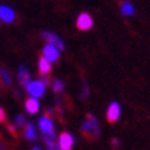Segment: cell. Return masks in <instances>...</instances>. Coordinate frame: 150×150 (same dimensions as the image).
I'll return each instance as SVG.
<instances>
[{
	"label": "cell",
	"instance_id": "cell-17",
	"mask_svg": "<svg viewBox=\"0 0 150 150\" xmlns=\"http://www.w3.org/2000/svg\"><path fill=\"white\" fill-rule=\"evenodd\" d=\"M90 95V88H88V84H87V81L84 80L83 81V92H81V98L83 99H87V96Z\"/></svg>",
	"mask_w": 150,
	"mask_h": 150
},
{
	"label": "cell",
	"instance_id": "cell-3",
	"mask_svg": "<svg viewBox=\"0 0 150 150\" xmlns=\"http://www.w3.org/2000/svg\"><path fill=\"white\" fill-rule=\"evenodd\" d=\"M41 36H43V39L48 43V44H51V46H54L55 48L58 51H62L65 50V44H64V41L61 40L55 33H51V32H43L41 33Z\"/></svg>",
	"mask_w": 150,
	"mask_h": 150
},
{
	"label": "cell",
	"instance_id": "cell-24",
	"mask_svg": "<svg viewBox=\"0 0 150 150\" xmlns=\"http://www.w3.org/2000/svg\"><path fill=\"white\" fill-rule=\"evenodd\" d=\"M32 150H43V149H41L40 146H33V147H32Z\"/></svg>",
	"mask_w": 150,
	"mask_h": 150
},
{
	"label": "cell",
	"instance_id": "cell-21",
	"mask_svg": "<svg viewBox=\"0 0 150 150\" xmlns=\"http://www.w3.org/2000/svg\"><path fill=\"white\" fill-rule=\"evenodd\" d=\"M6 121V112L3 110V108H0V123Z\"/></svg>",
	"mask_w": 150,
	"mask_h": 150
},
{
	"label": "cell",
	"instance_id": "cell-11",
	"mask_svg": "<svg viewBox=\"0 0 150 150\" xmlns=\"http://www.w3.org/2000/svg\"><path fill=\"white\" fill-rule=\"evenodd\" d=\"M23 135H25V138H26L28 141H36V129H35V125H33L30 121H28L26 124H25V132H23Z\"/></svg>",
	"mask_w": 150,
	"mask_h": 150
},
{
	"label": "cell",
	"instance_id": "cell-12",
	"mask_svg": "<svg viewBox=\"0 0 150 150\" xmlns=\"http://www.w3.org/2000/svg\"><path fill=\"white\" fill-rule=\"evenodd\" d=\"M39 72H40L41 76H47L48 73L51 72V65L48 61H46V59L41 57L40 59H39Z\"/></svg>",
	"mask_w": 150,
	"mask_h": 150
},
{
	"label": "cell",
	"instance_id": "cell-9",
	"mask_svg": "<svg viewBox=\"0 0 150 150\" xmlns=\"http://www.w3.org/2000/svg\"><path fill=\"white\" fill-rule=\"evenodd\" d=\"M18 81H19V84H21L22 87H26L29 83L32 81V80H30V73L28 72V69L25 68V66H19Z\"/></svg>",
	"mask_w": 150,
	"mask_h": 150
},
{
	"label": "cell",
	"instance_id": "cell-8",
	"mask_svg": "<svg viewBox=\"0 0 150 150\" xmlns=\"http://www.w3.org/2000/svg\"><path fill=\"white\" fill-rule=\"evenodd\" d=\"M108 121L109 123H116L120 117V105L117 102H113V103H110L109 109H108Z\"/></svg>",
	"mask_w": 150,
	"mask_h": 150
},
{
	"label": "cell",
	"instance_id": "cell-19",
	"mask_svg": "<svg viewBox=\"0 0 150 150\" xmlns=\"http://www.w3.org/2000/svg\"><path fill=\"white\" fill-rule=\"evenodd\" d=\"M54 113H55L54 109H51V108H47V109H46V116H44V117H47V118H50V120H51V117L54 116Z\"/></svg>",
	"mask_w": 150,
	"mask_h": 150
},
{
	"label": "cell",
	"instance_id": "cell-6",
	"mask_svg": "<svg viewBox=\"0 0 150 150\" xmlns=\"http://www.w3.org/2000/svg\"><path fill=\"white\" fill-rule=\"evenodd\" d=\"M76 25H77V29H80V30H88V29H91L92 28L91 15L87 14V13H81L80 14V17L77 18Z\"/></svg>",
	"mask_w": 150,
	"mask_h": 150
},
{
	"label": "cell",
	"instance_id": "cell-2",
	"mask_svg": "<svg viewBox=\"0 0 150 150\" xmlns=\"http://www.w3.org/2000/svg\"><path fill=\"white\" fill-rule=\"evenodd\" d=\"M25 90H26V92L30 95V98L37 99V98H40V96L44 95V92H46V87L41 84L40 80H35V81L29 83V84L25 87Z\"/></svg>",
	"mask_w": 150,
	"mask_h": 150
},
{
	"label": "cell",
	"instance_id": "cell-7",
	"mask_svg": "<svg viewBox=\"0 0 150 150\" xmlns=\"http://www.w3.org/2000/svg\"><path fill=\"white\" fill-rule=\"evenodd\" d=\"M0 19L6 23H11L15 19V13L8 6H0Z\"/></svg>",
	"mask_w": 150,
	"mask_h": 150
},
{
	"label": "cell",
	"instance_id": "cell-23",
	"mask_svg": "<svg viewBox=\"0 0 150 150\" xmlns=\"http://www.w3.org/2000/svg\"><path fill=\"white\" fill-rule=\"evenodd\" d=\"M47 147H48V150H61L58 146L55 145V143H54V145H51V146H47Z\"/></svg>",
	"mask_w": 150,
	"mask_h": 150
},
{
	"label": "cell",
	"instance_id": "cell-14",
	"mask_svg": "<svg viewBox=\"0 0 150 150\" xmlns=\"http://www.w3.org/2000/svg\"><path fill=\"white\" fill-rule=\"evenodd\" d=\"M120 11H121L124 15H134V14H135V8H134V6H132L131 3H128V1L121 3Z\"/></svg>",
	"mask_w": 150,
	"mask_h": 150
},
{
	"label": "cell",
	"instance_id": "cell-20",
	"mask_svg": "<svg viewBox=\"0 0 150 150\" xmlns=\"http://www.w3.org/2000/svg\"><path fill=\"white\" fill-rule=\"evenodd\" d=\"M8 131L13 134L14 137H18V134H17V129H15V127H14L13 124H8Z\"/></svg>",
	"mask_w": 150,
	"mask_h": 150
},
{
	"label": "cell",
	"instance_id": "cell-1",
	"mask_svg": "<svg viewBox=\"0 0 150 150\" xmlns=\"http://www.w3.org/2000/svg\"><path fill=\"white\" fill-rule=\"evenodd\" d=\"M81 131L87 138H88V135H91L94 139L99 138V134H100L99 125H98V120L95 118L94 114H91V113L87 114L86 121H83V124H81Z\"/></svg>",
	"mask_w": 150,
	"mask_h": 150
},
{
	"label": "cell",
	"instance_id": "cell-15",
	"mask_svg": "<svg viewBox=\"0 0 150 150\" xmlns=\"http://www.w3.org/2000/svg\"><path fill=\"white\" fill-rule=\"evenodd\" d=\"M25 124H26V120H25V117H23V114H18L17 117H15V120H14V127L15 128H21L25 127Z\"/></svg>",
	"mask_w": 150,
	"mask_h": 150
},
{
	"label": "cell",
	"instance_id": "cell-25",
	"mask_svg": "<svg viewBox=\"0 0 150 150\" xmlns=\"http://www.w3.org/2000/svg\"><path fill=\"white\" fill-rule=\"evenodd\" d=\"M0 150H7V149H6V146L3 145V143H0Z\"/></svg>",
	"mask_w": 150,
	"mask_h": 150
},
{
	"label": "cell",
	"instance_id": "cell-18",
	"mask_svg": "<svg viewBox=\"0 0 150 150\" xmlns=\"http://www.w3.org/2000/svg\"><path fill=\"white\" fill-rule=\"evenodd\" d=\"M40 83H41V84H43L44 87H48V86L51 84V80H50V77H48V76H41Z\"/></svg>",
	"mask_w": 150,
	"mask_h": 150
},
{
	"label": "cell",
	"instance_id": "cell-5",
	"mask_svg": "<svg viewBox=\"0 0 150 150\" xmlns=\"http://www.w3.org/2000/svg\"><path fill=\"white\" fill-rule=\"evenodd\" d=\"M74 145V138L69 132H62L59 137V149L61 150H70Z\"/></svg>",
	"mask_w": 150,
	"mask_h": 150
},
{
	"label": "cell",
	"instance_id": "cell-13",
	"mask_svg": "<svg viewBox=\"0 0 150 150\" xmlns=\"http://www.w3.org/2000/svg\"><path fill=\"white\" fill-rule=\"evenodd\" d=\"M0 81L3 83L4 87H11V83H13L10 73L7 72V69H4V68L0 69Z\"/></svg>",
	"mask_w": 150,
	"mask_h": 150
},
{
	"label": "cell",
	"instance_id": "cell-4",
	"mask_svg": "<svg viewBox=\"0 0 150 150\" xmlns=\"http://www.w3.org/2000/svg\"><path fill=\"white\" fill-rule=\"evenodd\" d=\"M43 58L48 62H57L59 58V51L51 44H47L43 48Z\"/></svg>",
	"mask_w": 150,
	"mask_h": 150
},
{
	"label": "cell",
	"instance_id": "cell-10",
	"mask_svg": "<svg viewBox=\"0 0 150 150\" xmlns=\"http://www.w3.org/2000/svg\"><path fill=\"white\" fill-rule=\"evenodd\" d=\"M25 109H26L28 113L30 114H36L40 109V103H39V100L35 99V98H28L25 100Z\"/></svg>",
	"mask_w": 150,
	"mask_h": 150
},
{
	"label": "cell",
	"instance_id": "cell-22",
	"mask_svg": "<svg viewBox=\"0 0 150 150\" xmlns=\"http://www.w3.org/2000/svg\"><path fill=\"white\" fill-rule=\"evenodd\" d=\"M110 143H112V146H113L114 149H117L118 145H120V142H118V139H116V138H113V139L110 141Z\"/></svg>",
	"mask_w": 150,
	"mask_h": 150
},
{
	"label": "cell",
	"instance_id": "cell-16",
	"mask_svg": "<svg viewBox=\"0 0 150 150\" xmlns=\"http://www.w3.org/2000/svg\"><path fill=\"white\" fill-rule=\"evenodd\" d=\"M52 90H54L55 94H61V92H64V90H65L64 83L61 81V80H55V81L52 83Z\"/></svg>",
	"mask_w": 150,
	"mask_h": 150
}]
</instances>
